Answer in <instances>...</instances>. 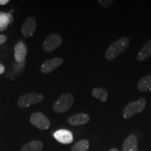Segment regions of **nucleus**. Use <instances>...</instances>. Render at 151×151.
Segmentation results:
<instances>
[{
    "mask_svg": "<svg viewBox=\"0 0 151 151\" xmlns=\"http://www.w3.org/2000/svg\"><path fill=\"white\" fill-rule=\"evenodd\" d=\"M129 44V39L123 37L113 42L106 51L105 58L109 61H112L122 53L128 48Z\"/></svg>",
    "mask_w": 151,
    "mask_h": 151,
    "instance_id": "obj_1",
    "label": "nucleus"
},
{
    "mask_svg": "<svg viewBox=\"0 0 151 151\" xmlns=\"http://www.w3.org/2000/svg\"><path fill=\"white\" fill-rule=\"evenodd\" d=\"M74 98L71 93H65L62 94L58 98L52 106V109L55 112L58 113H62L67 111L72 106Z\"/></svg>",
    "mask_w": 151,
    "mask_h": 151,
    "instance_id": "obj_2",
    "label": "nucleus"
},
{
    "mask_svg": "<svg viewBox=\"0 0 151 151\" xmlns=\"http://www.w3.org/2000/svg\"><path fill=\"white\" fill-rule=\"evenodd\" d=\"M146 105V100L145 98H140L136 101H132L127 104L123 109V117L124 118H129L136 113H139L144 110Z\"/></svg>",
    "mask_w": 151,
    "mask_h": 151,
    "instance_id": "obj_3",
    "label": "nucleus"
},
{
    "mask_svg": "<svg viewBox=\"0 0 151 151\" xmlns=\"http://www.w3.org/2000/svg\"><path fill=\"white\" fill-rule=\"evenodd\" d=\"M43 99H44V97L42 94L30 92L19 97L17 104L20 108H26L31 105L41 102Z\"/></svg>",
    "mask_w": 151,
    "mask_h": 151,
    "instance_id": "obj_4",
    "label": "nucleus"
},
{
    "mask_svg": "<svg viewBox=\"0 0 151 151\" xmlns=\"http://www.w3.org/2000/svg\"><path fill=\"white\" fill-rule=\"evenodd\" d=\"M30 122L36 127L41 130L48 129L50 125L49 119L40 112H36L32 114L30 117Z\"/></svg>",
    "mask_w": 151,
    "mask_h": 151,
    "instance_id": "obj_5",
    "label": "nucleus"
},
{
    "mask_svg": "<svg viewBox=\"0 0 151 151\" xmlns=\"http://www.w3.org/2000/svg\"><path fill=\"white\" fill-rule=\"evenodd\" d=\"M62 39L58 34L49 35L45 40L43 45V50L46 52H51L62 45Z\"/></svg>",
    "mask_w": 151,
    "mask_h": 151,
    "instance_id": "obj_6",
    "label": "nucleus"
},
{
    "mask_svg": "<svg viewBox=\"0 0 151 151\" xmlns=\"http://www.w3.org/2000/svg\"><path fill=\"white\" fill-rule=\"evenodd\" d=\"M37 28V21L34 17H29L24 20L22 25L21 33L24 37H30L35 33Z\"/></svg>",
    "mask_w": 151,
    "mask_h": 151,
    "instance_id": "obj_7",
    "label": "nucleus"
},
{
    "mask_svg": "<svg viewBox=\"0 0 151 151\" xmlns=\"http://www.w3.org/2000/svg\"><path fill=\"white\" fill-rule=\"evenodd\" d=\"M64 60L61 58H54L47 60L41 65V71L42 73H48L55 70L58 67L63 64Z\"/></svg>",
    "mask_w": 151,
    "mask_h": 151,
    "instance_id": "obj_8",
    "label": "nucleus"
},
{
    "mask_svg": "<svg viewBox=\"0 0 151 151\" xmlns=\"http://www.w3.org/2000/svg\"><path fill=\"white\" fill-rule=\"evenodd\" d=\"M54 138L58 142L63 144H70L73 142V134L67 129H60L54 133Z\"/></svg>",
    "mask_w": 151,
    "mask_h": 151,
    "instance_id": "obj_9",
    "label": "nucleus"
},
{
    "mask_svg": "<svg viewBox=\"0 0 151 151\" xmlns=\"http://www.w3.org/2000/svg\"><path fill=\"white\" fill-rule=\"evenodd\" d=\"M27 53V48L26 45L22 42L16 43L14 48L15 59L18 63H22L24 62L26 55Z\"/></svg>",
    "mask_w": 151,
    "mask_h": 151,
    "instance_id": "obj_10",
    "label": "nucleus"
},
{
    "mask_svg": "<svg viewBox=\"0 0 151 151\" xmlns=\"http://www.w3.org/2000/svg\"><path fill=\"white\" fill-rule=\"evenodd\" d=\"M89 120V115L86 114V113H78V114H76L74 116H71L68 119L67 121L71 125L79 126L88 123Z\"/></svg>",
    "mask_w": 151,
    "mask_h": 151,
    "instance_id": "obj_11",
    "label": "nucleus"
},
{
    "mask_svg": "<svg viewBox=\"0 0 151 151\" xmlns=\"http://www.w3.org/2000/svg\"><path fill=\"white\" fill-rule=\"evenodd\" d=\"M122 151H139L138 141L136 136L131 134L126 138L122 146Z\"/></svg>",
    "mask_w": 151,
    "mask_h": 151,
    "instance_id": "obj_12",
    "label": "nucleus"
},
{
    "mask_svg": "<svg viewBox=\"0 0 151 151\" xmlns=\"http://www.w3.org/2000/svg\"><path fill=\"white\" fill-rule=\"evenodd\" d=\"M151 56V39L147 41L143 45L142 48L139 51L137 55V60L139 62H143L148 59Z\"/></svg>",
    "mask_w": 151,
    "mask_h": 151,
    "instance_id": "obj_13",
    "label": "nucleus"
},
{
    "mask_svg": "<svg viewBox=\"0 0 151 151\" xmlns=\"http://www.w3.org/2000/svg\"><path fill=\"white\" fill-rule=\"evenodd\" d=\"M137 88L139 91L143 92L151 91V74L141 78L138 83Z\"/></svg>",
    "mask_w": 151,
    "mask_h": 151,
    "instance_id": "obj_14",
    "label": "nucleus"
},
{
    "mask_svg": "<svg viewBox=\"0 0 151 151\" xmlns=\"http://www.w3.org/2000/svg\"><path fill=\"white\" fill-rule=\"evenodd\" d=\"M43 146V143L41 141H32L24 144L22 147L21 151H41Z\"/></svg>",
    "mask_w": 151,
    "mask_h": 151,
    "instance_id": "obj_15",
    "label": "nucleus"
},
{
    "mask_svg": "<svg viewBox=\"0 0 151 151\" xmlns=\"http://www.w3.org/2000/svg\"><path fill=\"white\" fill-rule=\"evenodd\" d=\"M92 94L93 97L99 99L101 102H106L107 99H108V92L103 88H94L92 90Z\"/></svg>",
    "mask_w": 151,
    "mask_h": 151,
    "instance_id": "obj_16",
    "label": "nucleus"
},
{
    "mask_svg": "<svg viewBox=\"0 0 151 151\" xmlns=\"http://www.w3.org/2000/svg\"><path fill=\"white\" fill-rule=\"evenodd\" d=\"M11 15L6 13L0 12V32H3L7 29L11 22Z\"/></svg>",
    "mask_w": 151,
    "mask_h": 151,
    "instance_id": "obj_17",
    "label": "nucleus"
},
{
    "mask_svg": "<svg viewBox=\"0 0 151 151\" xmlns=\"http://www.w3.org/2000/svg\"><path fill=\"white\" fill-rule=\"evenodd\" d=\"M90 143L88 140H81L76 143L71 149V151H87L89 148Z\"/></svg>",
    "mask_w": 151,
    "mask_h": 151,
    "instance_id": "obj_18",
    "label": "nucleus"
},
{
    "mask_svg": "<svg viewBox=\"0 0 151 151\" xmlns=\"http://www.w3.org/2000/svg\"><path fill=\"white\" fill-rule=\"evenodd\" d=\"M98 2L99 4L104 8H107V7L110 6L113 3V0H99Z\"/></svg>",
    "mask_w": 151,
    "mask_h": 151,
    "instance_id": "obj_19",
    "label": "nucleus"
},
{
    "mask_svg": "<svg viewBox=\"0 0 151 151\" xmlns=\"http://www.w3.org/2000/svg\"><path fill=\"white\" fill-rule=\"evenodd\" d=\"M7 40V37L6 35H0V45L4 43Z\"/></svg>",
    "mask_w": 151,
    "mask_h": 151,
    "instance_id": "obj_20",
    "label": "nucleus"
},
{
    "mask_svg": "<svg viewBox=\"0 0 151 151\" xmlns=\"http://www.w3.org/2000/svg\"><path fill=\"white\" fill-rule=\"evenodd\" d=\"M4 71H5L4 66L0 62V74H2V73H4Z\"/></svg>",
    "mask_w": 151,
    "mask_h": 151,
    "instance_id": "obj_21",
    "label": "nucleus"
},
{
    "mask_svg": "<svg viewBox=\"0 0 151 151\" xmlns=\"http://www.w3.org/2000/svg\"><path fill=\"white\" fill-rule=\"evenodd\" d=\"M9 2V0H0V5H6Z\"/></svg>",
    "mask_w": 151,
    "mask_h": 151,
    "instance_id": "obj_22",
    "label": "nucleus"
},
{
    "mask_svg": "<svg viewBox=\"0 0 151 151\" xmlns=\"http://www.w3.org/2000/svg\"><path fill=\"white\" fill-rule=\"evenodd\" d=\"M109 151H119V150H118V149H116V148H111Z\"/></svg>",
    "mask_w": 151,
    "mask_h": 151,
    "instance_id": "obj_23",
    "label": "nucleus"
}]
</instances>
